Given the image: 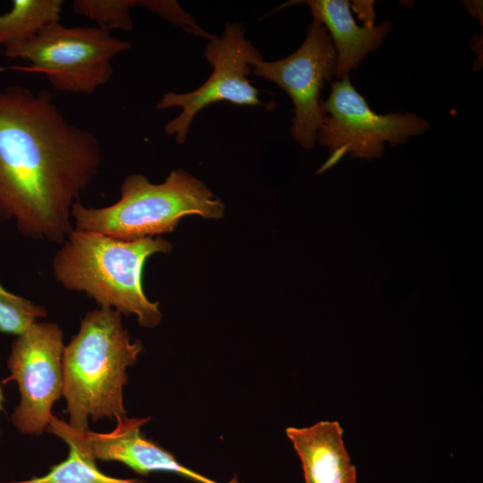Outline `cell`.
<instances>
[{"label":"cell","mask_w":483,"mask_h":483,"mask_svg":"<svg viewBox=\"0 0 483 483\" xmlns=\"http://www.w3.org/2000/svg\"><path fill=\"white\" fill-rule=\"evenodd\" d=\"M131 45L101 27L50 23L20 43L4 48L11 58L30 63L12 69L44 74L58 91L91 94L113 76L112 60Z\"/></svg>","instance_id":"5b68a950"},{"label":"cell","mask_w":483,"mask_h":483,"mask_svg":"<svg viewBox=\"0 0 483 483\" xmlns=\"http://www.w3.org/2000/svg\"><path fill=\"white\" fill-rule=\"evenodd\" d=\"M136 0H75L72 9L75 13L84 15L97 22L107 30L114 29L131 30L132 21L131 8L139 4Z\"/></svg>","instance_id":"2e32d148"},{"label":"cell","mask_w":483,"mask_h":483,"mask_svg":"<svg viewBox=\"0 0 483 483\" xmlns=\"http://www.w3.org/2000/svg\"><path fill=\"white\" fill-rule=\"evenodd\" d=\"M285 434L301 459L305 483H356V467L345 449L338 421L289 427Z\"/></svg>","instance_id":"7c38bea8"},{"label":"cell","mask_w":483,"mask_h":483,"mask_svg":"<svg viewBox=\"0 0 483 483\" xmlns=\"http://www.w3.org/2000/svg\"><path fill=\"white\" fill-rule=\"evenodd\" d=\"M63 337L56 324L35 322L12 343L11 375L2 384H18L21 402L11 419L24 434H42L53 417V404L64 394Z\"/></svg>","instance_id":"ba28073f"},{"label":"cell","mask_w":483,"mask_h":483,"mask_svg":"<svg viewBox=\"0 0 483 483\" xmlns=\"http://www.w3.org/2000/svg\"><path fill=\"white\" fill-rule=\"evenodd\" d=\"M120 191L119 200L101 208L76 202L72 208L73 228L137 240L173 232L187 215L219 219L225 214L224 203L207 185L182 169L171 171L161 183H152L140 174H129Z\"/></svg>","instance_id":"277c9868"},{"label":"cell","mask_w":483,"mask_h":483,"mask_svg":"<svg viewBox=\"0 0 483 483\" xmlns=\"http://www.w3.org/2000/svg\"><path fill=\"white\" fill-rule=\"evenodd\" d=\"M336 61L326 29L313 19L295 52L280 60L251 64V73L277 84L291 97L294 106L291 135L305 148H311L317 140L324 117L320 91L335 75Z\"/></svg>","instance_id":"9c48e42d"},{"label":"cell","mask_w":483,"mask_h":483,"mask_svg":"<svg viewBox=\"0 0 483 483\" xmlns=\"http://www.w3.org/2000/svg\"><path fill=\"white\" fill-rule=\"evenodd\" d=\"M63 5V0H13L12 10L0 15V47L24 41L60 21Z\"/></svg>","instance_id":"4fadbf2b"},{"label":"cell","mask_w":483,"mask_h":483,"mask_svg":"<svg viewBox=\"0 0 483 483\" xmlns=\"http://www.w3.org/2000/svg\"><path fill=\"white\" fill-rule=\"evenodd\" d=\"M295 3L306 4L313 19L326 29L337 55V80L349 76L368 54L380 47L392 29L389 21L373 27L359 26L351 13L350 3L346 0L291 1L278 9Z\"/></svg>","instance_id":"8fae6325"},{"label":"cell","mask_w":483,"mask_h":483,"mask_svg":"<svg viewBox=\"0 0 483 483\" xmlns=\"http://www.w3.org/2000/svg\"><path fill=\"white\" fill-rule=\"evenodd\" d=\"M4 401V397L2 392V389L0 387V411L3 410V402Z\"/></svg>","instance_id":"ffe728a7"},{"label":"cell","mask_w":483,"mask_h":483,"mask_svg":"<svg viewBox=\"0 0 483 483\" xmlns=\"http://www.w3.org/2000/svg\"><path fill=\"white\" fill-rule=\"evenodd\" d=\"M121 313L100 307L89 311L63 353L64 394L69 425L88 429V419L126 418L123 387L126 369L142 351L140 341L131 342Z\"/></svg>","instance_id":"3957f363"},{"label":"cell","mask_w":483,"mask_h":483,"mask_svg":"<svg viewBox=\"0 0 483 483\" xmlns=\"http://www.w3.org/2000/svg\"><path fill=\"white\" fill-rule=\"evenodd\" d=\"M464 6L472 18L480 21L482 25V2L481 1H465Z\"/></svg>","instance_id":"d6986e66"},{"label":"cell","mask_w":483,"mask_h":483,"mask_svg":"<svg viewBox=\"0 0 483 483\" xmlns=\"http://www.w3.org/2000/svg\"><path fill=\"white\" fill-rule=\"evenodd\" d=\"M101 162L97 137L70 123L48 91H0V221L13 220L30 239L62 243Z\"/></svg>","instance_id":"6da1fadb"},{"label":"cell","mask_w":483,"mask_h":483,"mask_svg":"<svg viewBox=\"0 0 483 483\" xmlns=\"http://www.w3.org/2000/svg\"><path fill=\"white\" fill-rule=\"evenodd\" d=\"M140 5L156 13L165 21L182 28L189 33L206 38L208 40L216 36L203 30L194 21L193 17L185 13L175 1L146 0L140 1Z\"/></svg>","instance_id":"e0dca14e"},{"label":"cell","mask_w":483,"mask_h":483,"mask_svg":"<svg viewBox=\"0 0 483 483\" xmlns=\"http://www.w3.org/2000/svg\"><path fill=\"white\" fill-rule=\"evenodd\" d=\"M171 250L160 236L121 240L73 228L55 254L52 271L64 289L84 292L100 307L133 314L141 326L153 328L162 314L158 302L144 293L143 266L150 256Z\"/></svg>","instance_id":"7a4b0ae2"},{"label":"cell","mask_w":483,"mask_h":483,"mask_svg":"<svg viewBox=\"0 0 483 483\" xmlns=\"http://www.w3.org/2000/svg\"><path fill=\"white\" fill-rule=\"evenodd\" d=\"M321 106L324 117L317 140L329 149L331 156L318 173L348 154L352 157H379L386 142L397 146L424 133L430 126L428 120L414 113L377 114L356 90L349 76L332 84L331 92Z\"/></svg>","instance_id":"8992f818"},{"label":"cell","mask_w":483,"mask_h":483,"mask_svg":"<svg viewBox=\"0 0 483 483\" xmlns=\"http://www.w3.org/2000/svg\"><path fill=\"white\" fill-rule=\"evenodd\" d=\"M47 316L46 308L6 291L0 284V332L20 335Z\"/></svg>","instance_id":"9a60e30c"},{"label":"cell","mask_w":483,"mask_h":483,"mask_svg":"<svg viewBox=\"0 0 483 483\" xmlns=\"http://www.w3.org/2000/svg\"><path fill=\"white\" fill-rule=\"evenodd\" d=\"M148 418H124L108 433L80 430L64 420L52 417L46 430L62 438L81 453L100 461L122 462L136 473L169 472L198 483H219L179 462L173 453L147 438L140 428ZM228 483H241L233 479Z\"/></svg>","instance_id":"30bf717a"},{"label":"cell","mask_w":483,"mask_h":483,"mask_svg":"<svg viewBox=\"0 0 483 483\" xmlns=\"http://www.w3.org/2000/svg\"><path fill=\"white\" fill-rule=\"evenodd\" d=\"M69 448L67 458L52 466L46 475L5 483H147L140 479L110 477L97 469L94 459L84 455L72 445H69Z\"/></svg>","instance_id":"5bb4252c"},{"label":"cell","mask_w":483,"mask_h":483,"mask_svg":"<svg viewBox=\"0 0 483 483\" xmlns=\"http://www.w3.org/2000/svg\"><path fill=\"white\" fill-rule=\"evenodd\" d=\"M374 1H352L350 4L351 9H352L360 21H363V26L373 27L375 26V11Z\"/></svg>","instance_id":"ac0fdd59"},{"label":"cell","mask_w":483,"mask_h":483,"mask_svg":"<svg viewBox=\"0 0 483 483\" xmlns=\"http://www.w3.org/2000/svg\"><path fill=\"white\" fill-rule=\"evenodd\" d=\"M204 56L212 67L209 78L197 89L187 93L168 91L157 104L158 110L178 106L182 112L165 126L167 135L183 144L195 115L203 108L219 101L238 106H268L258 98V89L249 80L251 64L262 59L258 50L245 38L237 22L227 23L220 38L209 40Z\"/></svg>","instance_id":"52a82bcc"}]
</instances>
